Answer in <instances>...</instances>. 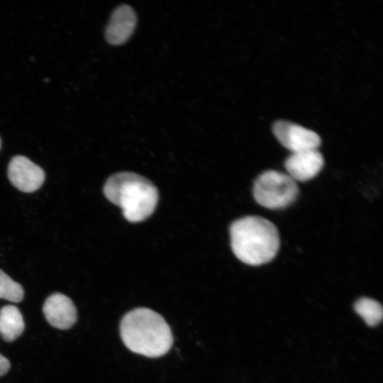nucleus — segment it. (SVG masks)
Returning a JSON list of instances; mask_svg holds the SVG:
<instances>
[{
    "label": "nucleus",
    "mask_w": 383,
    "mask_h": 383,
    "mask_svg": "<svg viewBox=\"0 0 383 383\" xmlns=\"http://www.w3.org/2000/svg\"><path fill=\"white\" fill-rule=\"evenodd\" d=\"M231 245L235 257L249 265H260L276 256L279 231L269 220L256 216L235 221L230 227Z\"/></svg>",
    "instance_id": "obj_1"
},
{
    "label": "nucleus",
    "mask_w": 383,
    "mask_h": 383,
    "mask_svg": "<svg viewBox=\"0 0 383 383\" xmlns=\"http://www.w3.org/2000/svg\"><path fill=\"white\" fill-rule=\"evenodd\" d=\"M125 345L132 352L149 357L166 354L172 345L170 328L162 316L148 308L127 313L120 326Z\"/></svg>",
    "instance_id": "obj_2"
},
{
    "label": "nucleus",
    "mask_w": 383,
    "mask_h": 383,
    "mask_svg": "<svg viewBox=\"0 0 383 383\" xmlns=\"http://www.w3.org/2000/svg\"><path fill=\"white\" fill-rule=\"evenodd\" d=\"M104 194L122 209L126 219L133 223L148 218L158 201V191L152 182L130 172L111 176L104 186Z\"/></svg>",
    "instance_id": "obj_3"
},
{
    "label": "nucleus",
    "mask_w": 383,
    "mask_h": 383,
    "mask_svg": "<svg viewBox=\"0 0 383 383\" xmlns=\"http://www.w3.org/2000/svg\"><path fill=\"white\" fill-rule=\"evenodd\" d=\"M298 194L296 182L287 174L274 170L262 173L253 186L255 201L270 209H279L289 206L296 200Z\"/></svg>",
    "instance_id": "obj_4"
},
{
    "label": "nucleus",
    "mask_w": 383,
    "mask_h": 383,
    "mask_svg": "<svg viewBox=\"0 0 383 383\" xmlns=\"http://www.w3.org/2000/svg\"><path fill=\"white\" fill-rule=\"evenodd\" d=\"M272 130L279 142L292 152L317 149L321 144L316 133L294 123L279 121Z\"/></svg>",
    "instance_id": "obj_5"
},
{
    "label": "nucleus",
    "mask_w": 383,
    "mask_h": 383,
    "mask_svg": "<svg viewBox=\"0 0 383 383\" xmlns=\"http://www.w3.org/2000/svg\"><path fill=\"white\" fill-rule=\"evenodd\" d=\"M7 173L11 183L18 190L27 193L38 190L45 177L40 167L23 155L12 157Z\"/></svg>",
    "instance_id": "obj_6"
},
{
    "label": "nucleus",
    "mask_w": 383,
    "mask_h": 383,
    "mask_svg": "<svg viewBox=\"0 0 383 383\" xmlns=\"http://www.w3.org/2000/svg\"><path fill=\"white\" fill-rule=\"evenodd\" d=\"M43 312L50 326L61 330L70 328L77 319V309L73 301L59 292L52 294L45 299Z\"/></svg>",
    "instance_id": "obj_7"
},
{
    "label": "nucleus",
    "mask_w": 383,
    "mask_h": 383,
    "mask_svg": "<svg viewBox=\"0 0 383 383\" xmlns=\"http://www.w3.org/2000/svg\"><path fill=\"white\" fill-rule=\"evenodd\" d=\"M323 165V157L317 149L292 152L284 162L287 174L296 182L313 178Z\"/></svg>",
    "instance_id": "obj_8"
},
{
    "label": "nucleus",
    "mask_w": 383,
    "mask_h": 383,
    "mask_svg": "<svg viewBox=\"0 0 383 383\" xmlns=\"http://www.w3.org/2000/svg\"><path fill=\"white\" fill-rule=\"evenodd\" d=\"M137 24L133 9L126 4L116 7L113 11L105 30L106 41L113 45L125 43L133 34Z\"/></svg>",
    "instance_id": "obj_9"
},
{
    "label": "nucleus",
    "mask_w": 383,
    "mask_h": 383,
    "mask_svg": "<svg viewBox=\"0 0 383 383\" xmlns=\"http://www.w3.org/2000/svg\"><path fill=\"white\" fill-rule=\"evenodd\" d=\"M24 328L23 316L18 307L6 305L0 309V335L4 340H15L23 333Z\"/></svg>",
    "instance_id": "obj_10"
},
{
    "label": "nucleus",
    "mask_w": 383,
    "mask_h": 383,
    "mask_svg": "<svg viewBox=\"0 0 383 383\" xmlns=\"http://www.w3.org/2000/svg\"><path fill=\"white\" fill-rule=\"evenodd\" d=\"M354 310L363 318L365 323L370 327L376 326L382 319V306L377 301L373 299L360 298L354 304Z\"/></svg>",
    "instance_id": "obj_11"
},
{
    "label": "nucleus",
    "mask_w": 383,
    "mask_h": 383,
    "mask_svg": "<svg viewBox=\"0 0 383 383\" xmlns=\"http://www.w3.org/2000/svg\"><path fill=\"white\" fill-rule=\"evenodd\" d=\"M24 296L23 287L0 269V299L18 303Z\"/></svg>",
    "instance_id": "obj_12"
},
{
    "label": "nucleus",
    "mask_w": 383,
    "mask_h": 383,
    "mask_svg": "<svg viewBox=\"0 0 383 383\" xmlns=\"http://www.w3.org/2000/svg\"><path fill=\"white\" fill-rule=\"evenodd\" d=\"M10 368V362L0 354V377L4 375Z\"/></svg>",
    "instance_id": "obj_13"
},
{
    "label": "nucleus",
    "mask_w": 383,
    "mask_h": 383,
    "mask_svg": "<svg viewBox=\"0 0 383 383\" xmlns=\"http://www.w3.org/2000/svg\"><path fill=\"white\" fill-rule=\"evenodd\" d=\"M0 146H1V140H0Z\"/></svg>",
    "instance_id": "obj_14"
}]
</instances>
